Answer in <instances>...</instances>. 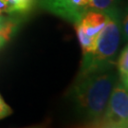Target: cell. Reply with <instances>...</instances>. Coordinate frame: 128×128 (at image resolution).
Returning a JSON list of instances; mask_svg holds the SVG:
<instances>
[{"label":"cell","instance_id":"52a82bcc","mask_svg":"<svg viewBox=\"0 0 128 128\" xmlns=\"http://www.w3.org/2000/svg\"><path fill=\"white\" fill-rule=\"evenodd\" d=\"M120 0H89L90 10H97L106 12L114 9H117Z\"/></svg>","mask_w":128,"mask_h":128},{"label":"cell","instance_id":"3957f363","mask_svg":"<svg viewBox=\"0 0 128 128\" xmlns=\"http://www.w3.org/2000/svg\"><path fill=\"white\" fill-rule=\"evenodd\" d=\"M93 127H128V90L120 81L116 82L104 114Z\"/></svg>","mask_w":128,"mask_h":128},{"label":"cell","instance_id":"7a4b0ae2","mask_svg":"<svg viewBox=\"0 0 128 128\" xmlns=\"http://www.w3.org/2000/svg\"><path fill=\"white\" fill-rule=\"evenodd\" d=\"M106 12L108 14V20L98 37L93 50L82 54L77 77L111 70L116 64V55L122 39L120 14L118 9Z\"/></svg>","mask_w":128,"mask_h":128},{"label":"cell","instance_id":"6da1fadb","mask_svg":"<svg viewBox=\"0 0 128 128\" xmlns=\"http://www.w3.org/2000/svg\"><path fill=\"white\" fill-rule=\"evenodd\" d=\"M117 82L114 69L77 77L70 89V98L87 124L93 126L102 116Z\"/></svg>","mask_w":128,"mask_h":128},{"label":"cell","instance_id":"277c9868","mask_svg":"<svg viewBox=\"0 0 128 128\" xmlns=\"http://www.w3.org/2000/svg\"><path fill=\"white\" fill-rule=\"evenodd\" d=\"M108 20V14L97 10H88L81 21L75 25L82 54L89 53L95 48L98 37Z\"/></svg>","mask_w":128,"mask_h":128},{"label":"cell","instance_id":"8fae6325","mask_svg":"<svg viewBox=\"0 0 128 128\" xmlns=\"http://www.w3.org/2000/svg\"><path fill=\"white\" fill-rule=\"evenodd\" d=\"M122 36L128 42V14L124 16V21L122 22Z\"/></svg>","mask_w":128,"mask_h":128},{"label":"cell","instance_id":"4fadbf2b","mask_svg":"<svg viewBox=\"0 0 128 128\" xmlns=\"http://www.w3.org/2000/svg\"><path fill=\"white\" fill-rule=\"evenodd\" d=\"M120 82L124 84V86L126 87V88H127V90H128V75L125 78H124V79H122V80H120Z\"/></svg>","mask_w":128,"mask_h":128},{"label":"cell","instance_id":"7c38bea8","mask_svg":"<svg viewBox=\"0 0 128 128\" xmlns=\"http://www.w3.org/2000/svg\"><path fill=\"white\" fill-rule=\"evenodd\" d=\"M10 1L9 0H0V15L3 14H9Z\"/></svg>","mask_w":128,"mask_h":128},{"label":"cell","instance_id":"30bf717a","mask_svg":"<svg viewBox=\"0 0 128 128\" xmlns=\"http://www.w3.org/2000/svg\"><path fill=\"white\" fill-rule=\"evenodd\" d=\"M12 113V108L5 102L3 97L1 96V94H0V120L8 117V116H10Z\"/></svg>","mask_w":128,"mask_h":128},{"label":"cell","instance_id":"9c48e42d","mask_svg":"<svg viewBox=\"0 0 128 128\" xmlns=\"http://www.w3.org/2000/svg\"><path fill=\"white\" fill-rule=\"evenodd\" d=\"M116 66L118 69L120 79L122 80L128 75V44L124 46L116 61Z\"/></svg>","mask_w":128,"mask_h":128},{"label":"cell","instance_id":"8992f818","mask_svg":"<svg viewBox=\"0 0 128 128\" xmlns=\"http://www.w3.org/2000/svg\"><path fill=\"white\" fill-rule=\"evenodd\" d=\"M16 24L14 21L0 15V48L10 39L15 32Z\"/></svg>","mask_w":128,"mask_h":128},{"label":"cell","instance_id":"ba28073f","mask_svg":"<svg viewBox=\"0 0 128 128\" xmlns=\"http://www.w3.org/2000/svg\"><path fill=\"white\" fill-rule=\"evenodd\" d=\"M10 10L9 14L14 12H27L32 9L35 4V0H9Z\"/></svg>","mask_w":128,"mask_h":128},{"label":"cell","instance_id":"5b68a950","mask_svg":"<svg viewBox=\"0 0 128 128\" xmlns=\"http://www.w3.org/2000/svg\"><path fill=\"white\" fill-rule=\"evenodd\" d=\"M42 9L74 25L78 24L89 9V0H39Z\"/></svg>","mask_w":128,"mask_h":128}]
</instances>
